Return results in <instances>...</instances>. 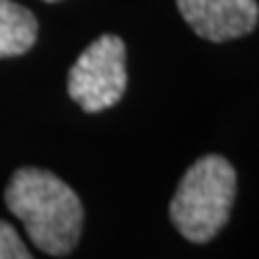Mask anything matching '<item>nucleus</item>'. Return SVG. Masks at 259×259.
I'll use <instances>...</instances> for the list:
<instances>
[{"mask_svg":"<svg viewBox=\"0 0 259 259\" xmlns=\"http://www.w3.org/2000/svg\"><path fill=\"white\" fill-rule=\"evenodd\" d=\"M5 204L24 223L36 250L67 257L82 235L84 209L72 187L44 168H19L5 187Z\"/></svg>","mask_w":259,"mask_h":259,"instance_id":"obj_1","label":"nucleus"},{"mask_svg":"<svg viewBox=\"0 0 259 259\" xmlns=\"http://www.w3.org/2000/svg\"><path fill=\"white\" fill-rule=\"evenodd\" d=\"M235 168L223 156L209 154L183 176L173 199L170 221L190 242H209L231 219L235 202Z\"/></svg>","mask_w":259,"mask_h":259,"instance_id":"obj_2","label":"nucleus"},{"mask_svg":"<svg viewBox=\"0 0 259 259\" xmlns=\"http://www.w3.org/2000/svg\"><path fill=\"white\" fill-rule=\"evenodd\" d=\"M125 44L115 34H103L84 48L67 72V94L84 113L113 108L127 89Z\"/></svg>","mask_w":259,"mask_h":259,"instance_id":"obj_3","label":"nucleus"},{"mask_svg":"<svg viewBox=\"0 0 259 259\" xmlns=\"http://www.w3.org/2000/svg\"><path fill=\"white\" fill-rule=\"evenodd\" d=\"M178 10L197 36L223 44L240 38L257 27L254 0H176Z\"/></svg>","mask_w":259,"mask_h":259,"instance_id":"obj_4","label":"nucleus"},{"mask_svg":"<svg viewBox=\"0 0 259 259\" xmlns=\"http://www.w3.org/2000/svg\"><path fill=\"white\" fill-rule=\"evenodd\" d=\"M38 19L24 5L0 0V58H15L27 53L36 44Z\"/></svg>","mask_w":259,"mask_h":259,"instance_id":"obj_5","label":"nucleus"},{"mask_svg":"<svg viewBox=\"0 0 259 259\" xmlns=\"http://www.w3.org/2000/svg\"><path fill=\"white\" fill-rule=\"evenodd\" d=\"M29 257H31V252L22 242L19 233L15 231V226H10L8 221H0V259H29Z\"/></svg>","mask_w":259,"mask_h":259,"instance_id":"obj_6","label":"nucleus"},{"mask_svg":"<svg viewBox=\"0 0 259 259\" xmlns=\"http://www.w3.org/2000/svg\"><path fill=\"white\" fill-rule=\"evenodd\" d=\"M46 3H58V0H46Z\"/></svg>","mask_w":259,"mask_h":259,"instance_id":"obj_7","label":"nucleus"}]
</instances>
